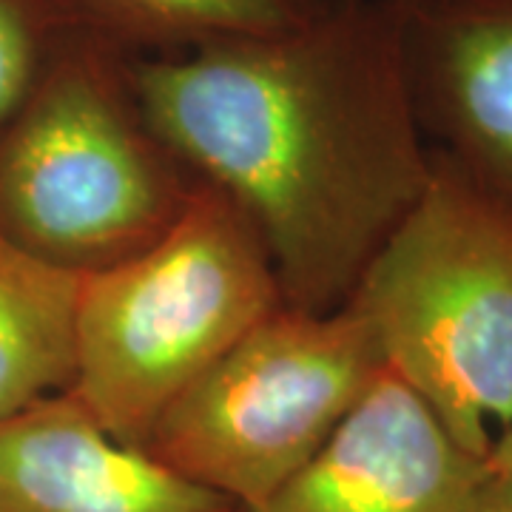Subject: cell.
<instances>
[{
    "label": "cell",
    "instance_id": "obj_14",
    "mask_svg": "<svg viewBox=\"0 0 512 512\" xmlns=\"http://www.w3.org/2000/svg\"><path fill=\"white\" fill-rule=\"evenodd\" d=\"M237 512H242V510H237Z\"/></svg>",
    "mask_w": 512,
    "mask_h": 512
},
{
    "label": "cell",
    "instance_id": "obj_3",
    "mask_svg": "<svg viewBox=\"0 0 512 512\" xmlns=\"http://www.w3.org/2000/svg\"><path fill=\"white\" fill-rule=\"evenodd\" d=\"M276 308L254 225L220 188L197 183L146 251L80 276L66 393L114 439L143 447L168 404Z\"/></svg>",
    "mask_w": 512,
    "mask_h": 512
},
{
    "label": "cell",
    "instance_id": "obj_4",
    "mask_svg": "<svg viewBox=\"0 0 512 512\" xmlns=\"http://www.w3.org/2000/svg\"><path fill=\"white\" fill-rule=\"evenodd\" d=\"M476 458L512 427V217L433 151V177L348 302Z\"/></svg>",
    "mask_w": 512,
    "mask_h": 512
},
{
    "label": "cell",
    "instance_id": "obj_9",
    "mask_svg": "<svg viewBox=\"0 0 512 512\" xmlns=\"http://www.w3.org/2000/svg\"><path fill=\"white\" fill-rule=\"evenodd\" d=\"M77 293L80 274L0 234V419L72 387Z\"/></svg>",
    "mask_w": 512,
    "mask_h": 512
},
{
    "label": "cell",
    "instance_id": "obj_2",
    "mask_svg": "<svg viewBox=\"0 0 512 512\" xmlns=\"http://www.w3.org/2000/svg\"><path fill=\"white\" fill-rule=\"evenodd\" d=\"M197 183L140 106L131 55L83 29L0 123V234L72 274L146 251Z\"/></svg>",
    "mask_w": 512,
    "mask_h": 512
},
{
    "label": "cell",
    "instance_id": "obj_5",
    "mask_svg": "<svg viewBox=\"0 0 512 512\" xmlns=\"http://www.w3.org/2000/svg\"><path fill=\"white\" fill-rule=\"evenodd\" d=\"M384 370L348 305L276 308L168 404L143 450L251 512L311 461Z\"/></svg>",
    "mask_w": 512,
    "mask_h": 512
},
{
    "label": "cell",
    "instance_id": "obj_12",
    "mask_svg": "<svg viewBox=\"0 0 512 512\" xmlns=\"http://www.w3.org/2000/svg\"><path fill=\"white\" fill-rule=\"evenodd\" d=\"M478 512H512V478L487 476Z\"/></svg>",
    "mask_w": 512,
    "mask_h": 512
},
{
    "label": "cell",
    "instance_id": "obj_8",
    "mask_svg": "<svg viewBox=\"0 0 512 512\" xmlns=\"http://www.w3.org/2000/svg\"><path fill=\"white\" fill-rule=\"evenodd\" d=\"M0 512H237L106 433L72 393L0 419Z\"/></svg>",
    "mask_w": 512,
    "mask_h": 512
},
{
    "label": "cell",
    "instance_id": "obj_13",
    "mask_svg": "<svg viewBox=\"0 0 512 512\" xmlns=\"http://www.w3.org/2000/svg\"><path fill=\"white\" fill-rule=\"evenodd\" d=\"M484 464L490 478H512V427L504 436H498Z\"/></svg>",
    "mask_w": 512,
    "mask_h": 512
},
{
    "label": "cell",
    "instance_id": "obj_6",
    "mask_svg": "<svg viewBox=\"0 0 512 512\" xmlns=\"http://www.w3.org/2000/svg\"><path fill=\"white\" fill-rule=\"evenodd\" d=\"M487 464L384 367L325 447L251 512H478Z\"/></svg>",
    "mask_w": 512,
    "mask_h": 512
},
{
    "label": "cell",
    "instance_id": "obj_10",
    "mask_svg": "<svg viewBox=\"0 0 512 512\" xmlns=\"http://www.w3.org/2000/svg\"><path fill=\"white\" fill-rule=\"evenodd\" d=\"M89 35L131 57L279 35L308 23L328 0H60Z\"/></svg>",
    "mask_w": 512,
    "mask_h": 512
},
{
    "label": "cell",
    "instance_id": "obj_7",
    "mask_svg": "<svg viewBox=\"0 0 512 512\" xmlns=\"http://www.w3.org/2000/svg\"><path fill=\"white\" fill-rule=\"evenodd\" d=\"M427 146L512 217V0H399Z\"/></svg>",
    "mask_w": 512,
    "mask_h": 512
},
{
    "label": "cell",
    "instance_id": "obj_1",
    "mask_svg": "<svg viewBox=\"0 0 512 512\" xmlns=\"http://www.w3.org/2000/svg\"><path fill=\"white\" fill-rule=\"evenodd\" d=\"M131 77L185 168L254 225L293 311L345 308L433 177L399 0H328L279 35L131 57Z\"/></svg>",
    "mask_w": 512,
    "mask_h": 512
},
{
    "label": "cell",
    "instance_id": "obj_11",
    "mask_svg": "<svg viewBox=\"0 0 512 512\" xmlns=\"http://www.w3.org/2000/svg\"><path fill=\"white\" fill-rule=\"evenodd\" d=\"M80 26L60 0H0V123Z\"/></svg>",
    "mask_w": 512,
    "mask_h": 512
}]
</instances>
